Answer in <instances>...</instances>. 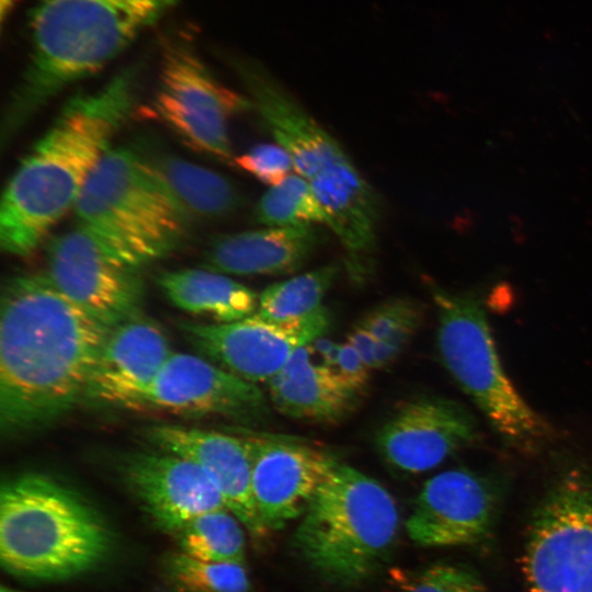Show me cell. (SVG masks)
<instances>
[{
  "instance_id": "cell-26",
  "label": "cell",
  "mask_w": 592,
  "mask_h": 592,
  "mask_svg": "<svg viewBox=\"0 0 592 592\" xmlns=\"http://www.w3.org/2000/svg\"><path fill=\"white\" fill-rule=\"evenodd\" d=\"M254 218L266 227L327 223L326 213L310 184L291 174L266 191L254 209Z\"/></svg>"
},
{
  "instance_id": "cell-9",
  "label": "cell",
  "mask_w": 592,
  "mask_h": 592,
  "mask_svg": "<svg viewBox=\"0 0 592 592\" xmlns=\"http://www.w3.org/2000/svg\"><path fill=\"white\" fill-rule=\"evenodd\" d=\"M530 592H592V476L571 470L538 505L523 554Z\"/></svg>"
},
{
  "instance_id": "cell-18",
  "label": "cell",
  "mask_w": 592,
  "mask_h": 592,
  "mask_svg": "<svg viewBox=\"0 0 592 592\" xmlns=\"http://www.w3.org/2000/svg\"><path fill=\"white\" fill-rule=\"evenodd\" d=\"M146 436L158 449L197 464L217 486L227 509L252 536L266 533L253 500L252 462L244 437L171 424L151 426Z\"/></svg>"
},
{
  "instance_id": "cell-22",
  "label": "cell",
  "mask_w": 592,
  "mask_h": 592,
  "mask_svg": "<svg viewBox=\"0 0 592 592\" xmlns=\"http://www.w3.org/2000/svg\"><path fill=\"white\" fill-rule=\"evenodd\" d=\"M158 284L178 308L217 323L244 319L258 307L259 296L252 289L208 269L164 271L158 275Z\"/></svg>"
},
{
  "instance_id": "cell-14",
  "label": "cell",
  "mask_w": 592,
  "mask_h": 592,
  "mask_svg": "<svg viewBox=\"0 0 592 592\" xmlns=\"http://www.w3.org/2000/svg\"><path fill=\"white\" fill-rule=\"evenodd\" d=\"M252 462V494L266 531L303 515L337 465L329 453L288 437H244Z\"/></svg>"
},
{
  "instance_id": "cell-2",
  "label": "cell",
  "mask_w": 592,
  "mask_h": 592,
  "mask_svg": "<svg viewBox=\"0 0 592 592\" xmlns=\"http://www.w3.org/2000/svg\"><path fill=\"white\" fill-rule=\"evenodd\" d=\"M137 77L138 67L129 66L99 89L68 99L20 161L2 194L3 251L16 257L31 254L75 207L93 169L132 114Z\"/></svg>"
},
{
  "instance_id": "cell-25",
  "label": "cell",
  "mask_w": 592,
  "mask_h": 592,
  "mask_svg": "<svg viewBox=\"0 0 592 592\" xmlns=\"http://www.w3.org/2000/svg\"><path fill=\"white\" fill-rule=\"evenodd\" d=\"M338 274V264L331 263L274 283L260 294L254 315L275 322L308 316L322 307Z\"/></svg>"
},
{
  "instance_id": "cell-12",
  "label": "cell",
  "mask_w": 592,
  "mask_h": 592,
  "mask_svg": "<svg viewBox=\"0 0 592 592\" xmlns=\"http://www.w3.org/2000/svg\"><path fill=\"white\" fill-rule=\"evenodd\" d=\"M331 317L322 306L303 318L269 321L254 314L234 322H181L186 340L208 360L253 384L267 383L299 348L327 333Z\"/></svg>"
},
{
  "instance_id": "cell-33",
  "label": "cell",
  "mask_w": 592,
  "mask_h": 592,
  "mask_svg": "<svg viewBox=\"0 0 592 592\" xmlns=\"http://www.w3.org/2000/svg\"><path fill=\"white\" fill-rule=\"evenodd\" d=\"M346 342L358 353L365 365L376 369V349L378 340L366 329L356 325L348 334Z\"/></svg>"
},
{
  "instance_id": "cell-13",
  "label": "cell",
  "mask_w": 592,
  "mask_h": 592,
  "mask_svg": "<svg viewBox=\"0 0 592 592\" xmlns=\"http://www.w3.org/2000/svg\"><path fill=\"white\" fill-rule=\"evenodd\" d=\"M138 407L178 414H218L238 421L263 419L269 407L260 388L210 360L172 353Z\"/></svg>"
},
{
  "instance_id": "cell-32",
  "label": "cell",
  "mask_w": 592,
  "mask_h": 592,
  "mask_svg": "<svg viewBox=\"0 0 592 592\" xmlns=\"http://www.w3.org/2000/svg\"><path fill=\"white\" fill-rule=\"evenodd\" d=\"M332 369L356 392L365 387L371 372L355 349L348 342L340 344L339 358Z\"/></svg>"
},
{
  "instance_id": "cell-24",
  "label": "cell",
  "mask_w": 592,
  "mask_h": 592,
  "mask_svg": "<svg viewBox=\"0 0 592 592\" xmlns=\"http://www.w3.org/2000/svg\"><path fill=\"white\" fill-rule=\"evenodd\" d=\"M241 522L228 510L201 514L173 533L181 551L208 562H240L244 557Z\"/></svg>"
},
{
  "instance_id": "cell-28",
  "label": "cell",
  "mask_w": 592,
  "mask_h": 592,
  "mask_svg": "<svg viewBox=\"0 0 592 592\" xmlns=\"http://www.w3.org/2000/svg\"><path fill=\"white\" fill-rule=\"evenodd\" d=\"M401 583L405 592H487L474 572L447 563L430 566Z\"/></svg>"
},
{
  "instance_id": "cell-3",
  "label": "cell",
  "mask_w": 592,
  "mask_h": 592,
  "mask_svg": "<svg viewBox=\"0 0 592 592\" xmlns=\"http://www.w3.org/2000/svg\"><path fill=\"white\" fill-rule=\"evenodd\" d=\"M229 62L253 110L314 190L326 213V225L343 248L350 278L364 283L376 262L382 217L377 192L338 140L261 64L237 56Z\"/></svg>"
},
{
  "instance_id": "cell-35",
  "label": "cell",
  "mask_w": 592,
  "mask_h": 592,
  "mask_svg": "<svg viewBox=\"0 0 592 592\" xmlns=\"http://www.w3.org/2000/svg\"><path fill=\"white\" fill-rule=\"evenodd\" d=\"M0 592H16V591H14L11 588H7V587L2 585Z\"/></svg>"
},
{
  "instance_id": "cell-30",
  "label": "cell",
  "mask_w": 592,
  "mask_h": 592,
  "mask_svg": "<svg viewBox=\"0 0 592 592\" xmlns=\"http://www.w3.org/2000/svg\"><path fill=\"white\" fill-rule=\"evenodd\" d=\"M419 312L422 310L412 299L397 297L376 305L357 325L371 332L379 342L401 321Z\"/></svg>"
},
{
  "instance_id": "cell-31",
  "label": "cell",
  "mask_w": 592,
  "mask_h": 592,
  "mask_svg": "<svg viewBox=\"0 0 592 592\" xmlns=\"http://www.w3.org/2000/svg\"><path fill=\"white\" fill-rule=\"evenodd\" d=\"M421 320L422 312L405 319L377 343L376 369L385 368L394 363L418 330Z\"/></svg>"
},
{
  "instance_id": "cell-4",
  "label": "cell",
  "mask_w": 592,
  "mask_h": 592,
  "mask_svg": "<svg viewBox=\"0 0 592 592\" xmlns=\"http://www.w3.org/2000/svg\"><path fill=\"white\" fill-rule=\"evenodd\" d=\"M180 0H35L29 60L1 123L9 145L59 92L111 62Z\"/></svg>"
},
{
  "instance_id": "cell-10",
  "label": "cell",
  "mask_w": 592,
  "mask_h": 592,
  "mask_svg": "<svg viewBox=\"0 0 592 592\" xmlns=\"http://www.w3.org/2000/svg\"><path fill=\"white\" fill-rule=\"evenodd\" d=\"M157 117L195 151L234 163L229 119L253 110L243 96L220 83L183 36L163 45L158 88L152 101Z\"/></svg>"
},
{
  "instance_id": "cell-1",
  "label": "cell",
  "mask_w": 592,
  "mask_h": 592,
  "mask_svg": "<svg viewBox=\"0 0 592 592\" xmlns=\"http://www.w3.org/2000/svg\"><path fill=\"white\" fill-rule=\"evenodd\" d=\"M0 311V428L10 437L53 423L86 399L111 328L45 273L10 277Z\"/></svg>"
},
{
  "instance_id": "cell-15",
  "label": "cell",
  "mask_w": 592,
  "mask_h": 592,
  "mask_svg": "<svg viewBox=\"0 0 592 592\" xmlns=\"http://www.w3.org/2000/svg\"><path fill=\"white\" fill-rule=\"evenodd\" d=\"M477 436L476 420L463 405L420 396L396 409L378 430L376 445L390 466L417 474L436 467Z\"/></svg>"
},
{
  "instance_id": "cell-20",
  "label": "cell",
  "mask_w": 592,
  "mask_h": 592,
  "mask_svg": "<svg viewBox=\"0 0 592 592\" xmlns=\"http://www.w3.org/2000/svg\"><path fill=\"white\" fill-rule=\"evenodd\" d=\"M325 241L315 225L266 227L217 236L205 253L208 270L234 275L298 271Z\"/></svg>"
},
{
  "instance_id": "cell-29",
  "label": "cell",
  "mask_w": 592,
  "mask_h": 592,
  "mask_svg": "<svg viewBox=\"0 0 592 592\" xmlns=\"http://www.w3.org/2000/svg\"><path fill=\"white\" fill-rule=\"evenodd\" d=\"M234 163L265 184L274 186L285 180L293 162L288 152L278 144H260L235 157Z\"/></svg>"
},
{
  "instance_id": "cell-17",
  "label": "cell",
  "mask_w": 592,
  "mask_h": 592,
  "mask_svg": "<svg viewBox=\"0 0 592 592\" xmlns=\"http://www.w3.org/2000/svg\"><path fill=\"white\" fill-rule=\"evenodd\" d=\"M126 486L164 531L175 533L190 520L227 509L214 481L194 462L164 451L139 452L121 466Z\"/></svg>"
},
{
  "instance_id": "cell-23",
  "label": "cell",
  "mask_w": 592,
  "mask_h": 592,
  "mask_svg": "<svg viewBox=\"0 0 592 592\" xmlns=\"http://www.w3.org/2000/svg\"><path fill=\"white\" fill-rule=\"evenodd\" d=\"M147 157L191 218H221L241 205V195L224 175L173 155Z\"/></svg>"
},
{
  "instance_id": "cell-16",
  "label": "cell",
  "mask_w": 592,
  "mask_h": 592,
  "mask_svg": "<svg viewBox=\"0 0 592 592\" xmlns=\"http://www.w3.org/2000/svg\"><path fill=\"white\" fill-rule=\"evenodd\" d=\"M496 504V489L487 477L465 468L445 470L423 485L407 533L425 547L474 544L489 531Z\"/></svg>"
},
{
  "instance_id": "cell-6",
  "label": "cell",
  "mask_w": 592,
  "mask_h": 592,
  "mask_svg": "<svg viewBox=\"0 0 592 592\" xmlns=\"http://www.w3.org/2000/svg\"><path fill=\"white\" fill-rule=\"evenodd\" d=\"M398 532L399 513L391 494L373 478L338 462L303 514L294 546L323 580L351 587L385 565Z\"/></svg>"
},
{
  "instance_id": "cell-27",
  "label": "cell",
  "mask_w": 592,
  "mask_h": 592,
  "mask_svg": "<svg viewBox=\"0 0 592 592\" xmlns=\"http://www.w3.org/2000/svg\"><path fill=\"white\" fill-rule=\"evenodd\" d=\"M169 573L182 592H249L250 580L243 563L208 562L182 551L169 560Z\"/></svg>"
},
{
  "instance_id": "cell-34",
  "label": "cell",
  "mask_w": 592,
  "mask_h": 592,
  "mask_svg": "<svg viewBox=\"0 0 592 592\" xmlns=\"http://www.w3.org/2000/svg\"><path fill=\"white\" fill-rule=\"evenodd\" d=\"M19 0H0L1 22L4 23L5 18L12 11Z\"/></svg>"
},
{
  "instance_id": "cell-11",
  "label": "cell",
  "mask_w": 592,
  "mask_h": 592,
  "mask_svg": "<svg viewBox=\"0 0 592 592\" xmlns=\"http://www.w3.org/2000/svg\"><path fill=\"white\" fill-rule=\"evenodd\" d=\"M45 274L69 299L110 328L139 316V266L81 227L53 238Z\"/></svg>"
},
{
  "instance_id": "cell-7",
  "label": "cell",
  "mask_w": 592,
  "mask_h": 592,
  "mask_svg": "<svg viewBox=\"0 0 592 592\" xmlns=\"http://www.w3.org/2000/svg\"><path fill=\"white\" fill-rule=\"evenodd\" d=\"M73 210L79 227L139 266L177 250L192 219L148 157L128 147L106 151Z\"/></svg>"
},
{
  "instance_id": "cell-19",
  "label": "cell",
  "mask_w": 592,
  "mask_h": 592,
  "mask_svg": "<svg viewBox=\"0 0 592 592\" xmlns=\"http://www.w3.org/2000/svg\"><path fill=\"white\" fill-rule=\"evenodd\" d=\"M172 353L163 331L140 315L111 328L86 400L102 406L138 407Z\"/></svg>"
},
{
  "instance_id": "cell-5",
  "label": "cell",
  "mask_w": 592,
  "mask_h": 592,
  "mask_svg": "<svg viewBox=\"0 0 592 592\" xmlns=\"http://www.w3.org/2000/svg\"><path fill=\"white\" fill-rule=\"evenodd\" d=\"M112 533L79 493L37 473L7 479L0 490V560L10 573L58 581L94 569Z\"/></svg>"
},
{
  "instance_id": "cell-8",
  "label": "cell",
  "mask_w": 592,
  "mask_h": 592,
  "mask_svg": "<svg viewBox=\"0 0 592 592\" xmlns=\"http://www.w3.org/2000/svg\"><path fill=\"white\" fill-rule=\"evenodd\" d=\"M437 349L459 388L493 430L515 448L533 452L551 435L549 424L523 399L500 362L482 303L473 294L435 287Z\"/></svg>"
},
{
  "instance_id": "cell-21",
  "label": "cell",
  "mask_w": 592,
  "mask_h": 592,
  "mask_svg": "<svg viewBox=\"0 0 592 592\" xmlns=\"http://www.w3.org/2000/svg\"><path fill=\"white\" fill-rule=\"evenodd\" d=\"M311 343L297 349L267 384L273 406L298 420L334 423L355 406L357 394L340 375L314 361Z\"/></svg>"
}]
</instances>
